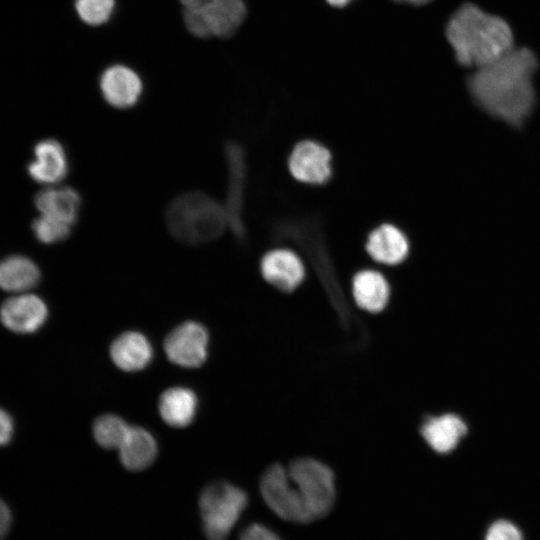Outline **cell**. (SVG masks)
I'll use <instances>...</instances> for the list:
<instances>
[{
  "label": "cell",
  "instance_id": "ffe728a7",
  "mask_svg": "<svg viewBox=\"0 0 540 540\" xmlns=\"http://www.w3.org/2000/svg\"><path fill=\"white\" fill-rule=\"evenodd\" d=\"M37 264L23 255H10L0 260V288L7 292L26 293L40 281Z\"/></svg>",
  "mask_w": 540,
  "mask_h": 540
},
{
  "label": "cell",
  "instance_id": "83f0119b",
  "mask_svg": "<svg viewBox=\"0 0 540 540\" xmlns=\"http://www.w3.org/2000/svg\"><path fill=\"white\" fill-rule=\"evenodd\" d=\"M14 424L11 416L0 408V446L7 444L13 435Z\"/></svg>",
  "mask_w": 540,
  "mask_h": 540
},
{
  "label": "cell",
  "instance_id": "30bf717a",
  "mask_svg": "<svg viewBox=\"0 0 540 540\" xmlns=\"http://www.w3.org/2000/svg\"><path fill=\"white\" fill-rule=\"evenodd\" d=\"M263 279L282 293H291L300 287L306 277L301 258L286 248L272 249L260 261Z\"/></svg>",
  "mask_w": 540,
  "mask_h": 540
},
{
  "label": "cell",
  "instance_id": "7402d4cb",
  "mask_svg": "<svg viewBox=\"0 0 540 540\" xmlns=\"http://www.w3.org/2000/svg\"><path fill=\"white\" fill-rule=\"evenodd\" d=\"M159 412L162 419L172 427L189 425L195 417L197 397L185 387L165 390L159 399Z\"/></svg>",
  "mask_w": 540,
  "mask_h": 540
},
{
  "label": "cell",
  "instance_id": "6da1fadb",
  "mask_svg": "<svg viewBox=\"0 0 540 540\" xmlns=\"http://www.w3.org/2000/svg\"><path fill=\"white\" fill-rule=\"evenodd\" d=\"M537 67L532 50L511 49L469 77L470 94L485 112L520 128L535 104L532 79Z\"/></svg>",
  "mask_w": 540,
  "mask_h": 540
},
{
  "label": "cell",
  "instance_id": "f546056e",
  "mask_svg": "<svg viewBox=\"0 0 540 540\" xmlns=\"http://www.w3.org/2000/svg\"><path fill=\"white\" fill-rule=\"evenodd\" d=\"M331 6L334 7H344L352 0H326Z\"/></svg>",
  "mask_w": 540,
  "mask_h": 540
},
{
  "label": "cell",
  "instance_id": "4fadbf2b",
  "mask_svg": "<svg viewBox=\"0 0 540 540\" xmlns=\"http://www.w3.org/2000/svg\"><path fill=\"white\" fill-rule=\"evenodd\" d=\"M30 177L40 184L54 185L68 174L69 161L63 145L55 139L39 141L33 150V159L28 164Z\"/></svg>",
  "mask_w": 540,
  "mask_h": 540
},
{
  "label": "cell",
  "instance_id": "ba28073f",
  "mask_svg": "<svg viewBox=\"0 0 540 540\" xmlns=\"http://www.w3.org/2000/svg\"><path fill=\"white\" fill-rule=\"evenodd\" d=\"M287 166L298 182L322 185L332 176V154L323 144L305 139L293 147Z\"/></svg>",
  "mask_w": 540,
  "mask_h": 540
},
{
  "label": "cell",
  "instance_id": "4dcf8cb0",
  "mask_svg": "<svg viewBox=\"0 0 540 540\" xmlns=\"http://www.w3.org/2000/svg\"><path fill=\"white\" fill-rule=\"evenodd\" d=\"M395 1L407 2V3H410V4H414V5H423L426 2H428L429 0H395Z\"/></svg>",
  "mask_w": 540,
  "mask_h": 540
},
{
  "label": "cell",
  "instance_id": "484cf974",
  "mask_svg": "<svg viewBox=\"0 0 540 540\" xmlns=\"http://www.w3.org/2000/svg\"><path fill=\"white\" fill-rule=\"evenodd\" d=\"M485 540H523L521 531L513 523L498 520L490 525Z\"/></svg>",
  "mask_w": 540,
  "mask_h": 540
},
{
  "label": "cell",
  "instance_id": "d4e9b609",
  "mask_svg": "<svg viewBox=\"0 0 540 540\" xmlns=\"http://www.w3.org/2000/svg\"><path fill=\"white\" fill-rule=\"evenodd\" d=\"M75 6L85 23L96 26L109 19L114 8V0H76Z\"/></svg>",
  "mask_w": 540,
  "mask_h": 540
},
{
  "label": "cell",
  "instance_id": "e0dca14e",
  "mask_svg": "<svg viewBox=\"0 0 540 540\" xmlns=\"http://www.w3.org/2000/svg\"><path fill=\"white\" fill-rule=\"evenodd\" d=\"M100 88L108 104L125 109L137 103L142 92V83L130 68L114 65L102 74Z\"/></svg>",
  "mask_w": 540,
  "mask_h": 540
},
{
  "label": "cell",
  "instance_id": "7c38bea8",
  "mask_svg": "<svg viewBox=\"0 0 540 540\" xmlns=\"http://www.w3.org/2000/svg\"><path fill=\"white\" fill-rule=\"evenodd\" d=\"M48 309L45 302L34 294L20 293L8 298L0 307V320L12 332L28 334L45 323Z\"/></svg>",
  "mask_w": 540,
  "mask_h": 540
},
{
  "label": "cell",
  "instance_id": "2e32d148",
  "mask_svg": "<svg viewBox=\"0 0 540 540\" xmlns=\"http://www.w3.org/2000/svg\"><path fill=\"white\" fill-rule=\"evenodd\" d=\"M467 431L464 420L452 413L426 417L419 428L423 441L439 454L454 450Z\"/></svg>",
  "mask_w": 540,
  "mask_h": 540
},
{
  "label": "cell",
  "instance_id": "9a60e30c",
  "mask_svg": "<svg viewBox=\"0 0 540 540\" xmlns=\"http://www.w3.org/2000/svg\"><path fill=\"white\" fill-rule=\"evenodd\" d=\"M351 295L355 305L362 311L380 314L389 304L391 288L380 271L362 269L351 279Z\"/></svg>",
  "mask_w": 540,
  "mask_h": 540
},
{
  "label": "cell",
  "instance_id": "d6986e66",
  "mask_svg": "<svg viewBox=\"0 0 540 540\" xmlns=\"http://www.w3.org/2000/svg\"><path fill=\"white\" fill-rule=\"evenodd\" d=\"M110 355L117 367L131 372L145 368L152 359L153 350L144 335L129 331L113 341Z\"/></svg>",
  "mask_w": 540,
  "mask_h": 540
},
{
  "label": "cell",
  "instance_id": "cb8c5ba5",
  "mask_svg": "<svg viewBox=\"0 0 540 540\" xmlns=\"http://www.w3.org/2000/svg\"><path fill=\"white\" fill-rule=\"evenodd\" d=\"M32 230L37 240L43 244H54L66 240L72 231V226L59 220L39 215L32 222Z\"/></svg>",
  "mask_w": 540,
  "mask_h": 540
},
{
  "label": "cell",
  "instance_id": "277c9868",
  "mask_svg": "<svg viewBox=\"0 0 540 540\" xmlns=\"http://www.w3.org/2000/svg\"><path fill=\"white\" fill-rule=\"evenodd\" d=\"M286 468L310 521L329 514L336 500V477L332 468L311 456L295 458Z\"/></svg>",
  "mask_w": 540,
  "mask_h": 540
},
{
  "label": "cell",
  "instance_id": "7a4b0ae2",
  "mask_svg": "<svg viewBox=\"0 0 540 540\" xmlns=\"http://www.w3.org/2000/svg\"><path fill=\"white\" fill-rule=\"evenodd\" d=\"M446 37L457 62L465 67H482L513 49L509 24L472 3L454 12L446 26Z\"/></svg>",
  "mask_w": 540,
  "mask_h": 540
},
{
  "label": "cell",
  "instance_id": "5bb4252c",
  "mask_svg": "<svg viewBox=\"0 0 540 540\" xmlns=\"http://www.w3.org/2000/svg\"><path fill=\"white\" fill-rule=\"evenodd\" d=\"M365 250L376 263L395 266L408 256L410 244L401 229L391 223H383L367 235Z\"/></svg>",
  "mask_w": 540,
  "mask_h": 540
},
{
  "label": "cell",
  "instance_id": "3957f363",
  "mask_svg": "<svg viewBox=\"0 0 540 540\" xmlns=\"http://www.w3.org/2000/svg\"><path fill=\"white\" fill-rule=\"evenodd\" d=\"M165 223L175 239L191 245L217 239L228 224L224 207L201 191L174 198L165 212Z\"/></svg>",
  "mask_w": 540,
  "mask_h": 540
},
{
  "label": "cell",
  "instance_id": "8fae6325",
  "mask_svg": "<svg viewBox=\"0 0 540 540\" xmlns=\"http://www.w3.org/2000/svg\"><path fill=\"white\" fill-rule=\"evenodd\" d=\"M225 158L228 169V189L224 210L227 223L238 239L244 236L242 220L245 161L241 146L235 142H229L225 147Z\"/></svg>",
  "mask_w": 540,
  "mask_h": 540
},
{
  "label": "cell",
  "instance_id": "9c48e42d",
  "mask_svg": "<svg viewBox=\"0 0 540 540\" xmlns=\"http://www.w3.org/2000/svg\"><path fill=\"white\" fill-rule=\"evenodd\" d=\"M208 333L204 326L188 321L167 335L164 350L168 359L179 366L195 368L206 360Z\"/></svg>",
  "mask_w": 540,
  "mask_h": 540
},
{
  "label": "cell",
  "instance_id": "5b68a950",
  "mask_svg": "<svg viewBox=\"0 0 540 540\" xmlns=\"http://www.w3.org/2000/svg\"><path fill=\"white\" fill-rule=\"evenodd\" d=\"M248 505L246 492L218 481L206 486L199 497L202 529L208 540H226Z\"/></svg>",
  "mask_w": 540,
  "mask_h": 540
},
{
  "label": "cell",
  "instance_id": "ac0fdd59",
  "mask_svg": "<svg viewBox=\"0 0 540 540\" xmlns=\"http://www.w3.org/2000/svg\"><path fill=\"white\" fill-rule=\"evenodd\" d=\"M35 206L44 215L73 226L79 216L82 199L77 190L69 186L48 187L34 198Z\"/></svg>",
  "mask_w": 540,
  "mask_h": 540
},
{
  "label": "cell",
  "instance_id": "603a6c76",
  "mask_svg": "<svg viewBox=\"0 0 540 540\" xmlns=\"http://www.w3.org/2000/svg\"><path fill=\"white\" fill-rule=\"evenodd\" d=\"M130 427L121 417L105 414L95 420L93 434L96 442L103 448L119 449Z\"/></svg>",
  "mask_w": 540,
  "mask_h": 540
},
{
  "label": "cell",
  "instance_id": "4316f807",
  "mask_svg": "<svg viewBox=\"0 0 540 540\" xmlns=\"http://www.w3.org/2000/svg\"><path fill=\"white\" fill-rule=\"evenodd\" d=\"M238 540H281V538L267 526L252 523L241 531Z\"/></svg>",
  "mask_w": 540,
  "mask_h": 540
},
{
  "label": "cell",
  "instance_id": "52a82bcc",
  "mask_svg": "<svg viewBox=\"0 0 540 540\" xmlns=\"http://www.w3.org/2000/svg\"><path fill=\"white\" fill-rule=\"evenodd\" d=\"M259 488L266 505L281 519L297 524L311 522L286 466L270 465L260 478Z\"/></svg>",
  "mask_w": 540,
  "mask_h": 540
},
{
  "label": "cell",
  "instance_id": "44dd1931",
  "mask_svg": "<svg viewBox=\"0 0 540 540\" xmlns=\"http://www.w3.org/2000/svg\"><path fill=\"white\" fill-rule=\"evenodd\" d=\"M118 450L125 468L140 471L153 463L157 454V444L150 432L132 426Z\"/></svg>",
  "mask_w": 540,
  "mask_h": 540
},
{
  "label": "cell",
  "instance_id": "8992f818",
  "mask_svg": "<svg viewBox=\"0 0 540 540\" xmlns=\"http://www.w3.org/2000/svg\"><path fill=\"white\" fill-rule=\"evenodd\" d=\"M186 27L197 37H228L245 17L243 0H180Z\"/></svg>",
  "mask_w": 540,
  "mask_h": 540
},
{
  "label": "cell",
  "instance_id": "f1b7e54d",
  "mask_svg": "<svg viewBox=\"0 0 540 540\" xmlns=\"http://www.w3.org/2000/svg\"><path fill=\"white\" fill-rule=\"evenodd\" d=\"M12 524V514L7 504L0 499V540L9 532Z\"/></svg>",
  "mask_w": 540,
  "mask_h": 540
}]
</instances>
